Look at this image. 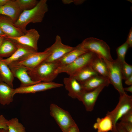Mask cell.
I'll list each match as a JSON object with an SVG mask.
<instances>
[{"label": "cell", "mask_w": 132, "mask_h": 132, "mask_svg": "<svg viewBox=\"0 0 132 132\" xmlns=\"http://www.w3.org/2000/svg\"><path fill=\"white\" fill-rule=\"evenodd\" d=\"M48 10L47 0H40L34 8L23 11L14 23V25L25 34L27 31L26 27L27 24L30 23L41 22Z\"/></svg>", "instance_id": "6da1fadb"}, {"label": "cell", "mask_w": 132, "mask_h": 132, "mask_svg": "<svg viewBox=\"0 0 132 132\" xmlns=\"http://www.w3.org/2000/svg\"><path fill=\"white\" fill-rule=\"evenodd\" d=\"M59 66L56 61L48 62L44 61L33 69L28 70V72L34 81L51 82L58 75L55 71Z\"/></svg>", "instance_id": "7a4b0ae2"}, {"label": "cell", "mask_w": 132, "mask_h": 132, "mask_svg": "<svg viewBox=\"0 0 132 132\" xmlns=\"http://www.w3.org/2000/svg\"><path fill=\"white\" fill-rule=\"evenodd\" d=\"M79 44L84 49L94 53L104 59L111 62L114 60L110 54L109 46L102 40L89 37L85 39Z\"/></svg>", "instance_id": "3957f363"}, {"label": "cell", "mask_w": 132, "mask_h": 132, "mask_svg": "<svg viewBox=\"0 0 132 132\" xmlns=\"http://www.w3.org/2000/svg\"><path fill=\"white\" fill-rule=\"evenodd\" d=\"M97 56L94 53L88 51L71 63L58 67L55 70V73L57 75L62 73H65L69 75V76H72L82 68L90 65L93 60Z\"/></svg>", "instance_id": "277c9868"}, {"label": "cell", "mask_w": 132, "mask_h": 132, "mask_svg": "<svg viewBox=\"0 0 132 132\" xmlns=\"http://www.w3.org/2000/svg\"><path fill=\"white\" fill-rule=\"evenodd\" d=\"M132 110V97L126 93L120 96L119 102L115 108L107 115L111 118L113 123L112 132H117L116 124L117 121L127 112Z\"/></svg>", "instance_id": "5b68a950"}, {"label": "cell", "mask_w": 132, "mask_h": 132, "mask_svg": "<svg viewBox=\"0 0 132 132\" xmlns=\"http://www.w3.org/2000/svg\"><path fill=\"white\" fill-rule=\"evenodd\" d=\"M50 114L59 126L63 132H67L72 126L76 124L69 113L56 105L51 104Z\"/></svg>", "instance_id": "8992f818"}, {"label": "cell", "mask_w": 132, "mask_h": 132, "mask_svg": "<svg viewBox=\"0 0 132 132\" xmlns=\"http://www.w3.org/2000/svg\"><path fill=\"white\" fill-rule=\"evenodd\" d=\"M104 60L108 68L110 84H112L118 91L120 96L126 93L122 84L123 77L121 68V63L117 59L112 62Z\"/></svg>", "instance_id": "52a82bcc"}, {"label": "cell", "mask_w": 132, "mask_h": 132, "mask_svg": "<svg viewBox=\"0 0 132 132\" xmlns=\"http://www.w3.org/2000/svg\"><path fill=\"white\" fill-rule=\"evenodd\" d=\"M50 54V53L45 50L43 52H35L9 65L22 66L28 68L29 70H30L44 61Z\"/></svg>", "instance_id": "ba28073f"}, {"label": "cell", "mask_w": 132, "mask_h": 132, "mask_svg": "<svg viewBox=\"0 0 132 132\" xmlns=\"http://www.w3.org/2000/svg\"><path fill=\"white\" fill-rule=\"evenodd\" d=\"M74 47L63 44L60 36L57 35L54 43L45 50L50 54L44 61L48 62H55L73 49Z\"/></svg>", "instance_id": "9c48e42d"}, {"label": "cell", "mask_w": 132, "mask_h": 132, "mask_svg": "<svg viewBox=\"0 0 132 132\" xmlns=\"http://www.w3.org/2000/svg\"><path fill=\"white\" fill-rule=\"evenodd\" d=\"M62 84L53 82H41L25 87H19L14 89L13 94H16L35 93L53 88L63 86Z\"/></svg>", "instance_id": "30bf717a"}, {"label": "cell", "mask_w": 132, "mask_h": 132, "mask_svg": "<svg viewBox=\"0 0 132 132\" xmlns=\"http://www.w3.org/2000/svg\"><path fill=\"white\" fill-rule=\"evenodd\" d=\"M40 37V35L37 30L34 29H31L27 30L26 33L21 36L7 38L17 43L29 47L37 51V43Z\"/></svg>", "instance_id": "8fae6325"}, {"label": "cell", "mask_w": 132, "mask_h": 132, "mask_svg": "<svg viewBox=\"0 0 132 132\" xmlns=\"http://www.w3.org/2000/svg\"><path fill=\"white\" fill-rule=\"evenodd\" d=\"M106 86L102 85L90 91H85L78 100L81 101L87 111H91L94 109L98 97L104 88Z\"/></svg>", "instance_id": "7c38bea8"}, {"label": "cell", "mask_w": 132, "mask_h": 132, "mask_svg": "<svg viewBox=\"0 0 132 132\" xmlns=\"http://www.w3.org/2000/svg\"><path fill=\"white\" fill-rule=\"evenodd\" d=\"M14 77L18 78L21 82L20 87H25L41 82L33 81L28 73V69L23 66L8 65Z\"/></svg>", "instance_id": "4fadbf2b"}, {"label": "cell", "mask_w": 132, "mask_h": 132, "mask_svg": "<svg viewBox=\"0 0 132 132\" xmlns=\"http://www.w3.org/2000/svg\"><path fill=\"white\" fill-rule=\"evenodd\" d=\"M0 28L7 38L17 37L24 34L8 17L0 16Z\"/></svg>", "instance_id": "5bb4252c"}, {"label": "cell", "mask_w": 132, "mask_h": 132, "mask_svg": "<svg viewBox=\"0 0 132 132\" xmlns=\"http://www.w3.org/2000/svg\"><path fill=\"white\" fill-rule=\"evenodd\" d=\"M63 82L66 89L68 91L69 96L72 98L78 100L82 94L86 91L80 83L72 77L65 78Z\"/></svg>", "instance_id": "9a60e30c"}, {"label": "cell", "mask_w": 132, "mask_h": 132, "mask_svg": "<svg viewBox=\"0 0 132 132\" xmlns=\"http://www.w3.org/2000/svg\"><path fill=\"white\" fill-rule=\"evenodd\" d=\"M22 12L15 0H11L6 4L0 7V14L7 16L14 23Z\"/></svg>", "instance_id": "2e32d148"}, {"label": "cell", "mask_w": 132, "mask_h": 132, "mask_svg": "<svg viewBox=\"0 0 132 132\" xmlns=\"http://www.w3.org/2000/svg\"><path fill=\"white\" fill-rule=\"evenodd\" d=\"M16 43L17 49L15 52L10 57L3 59V61L8 65L21 59L29 54L37 52L29 47Z\"/></svg>", "instance_id": "e0dca14e"}, {"label": "cell", "mask_w": 132, "mask_h": 132, "mask_svg": "<svg viewBox=\"0 0 132 132\" xmlns=\"http://www.w3.org/2000/svg\"><path fill=\"white\" fill-rule=\"evenodd\" d=\"M87 51H88L82 48L79 44L74 47L72 50L55 61L58 63L59 67L66 65L71 63L79 56Z\"/></svg>", "instance_id": "ac0fdd59"}, {"label": "cell", "mask_w": 132, "mask_h": 132, "mask_svg": "<svg viewBox=\"0 0 132 132\" xmlns=\"http://www.w3.org/2000/svg\"><path fill=\"white\" fill-rule=\"evenodd\" d=\"M80 83L84 90L87 91L92 90L102 85L108 86L110 84L108 79L99 75L93 76Z\"/></svg>", "instance_id": "d6986e66"}, {"label": "cell", "mask_w": 132, "mask_h": 132, "mask_svg": "<svg viewBox=\"0 0 132 132\" xmlns=\"http://www.w3.org/2000/svg\"><path fill=\"white\" fill-rule=\"evenodd\" d=\"M14 89L3 81L0 82V104L8 105L13 100Z\"/></svg>", "instance_id": "ffe728a7"}, {"label": "cell", "mask_w": 132, "mask_h": 132, "mask_svg": "<svg viewBox=\"0 0 132 132\" xmlns=\"http://www.w3.org/2000/svg\"><path fill=\"white\" fill-rule=\"evenodd\" d=\"M0 77L2 81L13 88L14 77L8 65L0 58Z\"/></svg>", "instance_id": "44dd1931"}, {"label": "cell", "mask_w": 132, "mask_h": 132, "mask_svg": "<svg viewBox=\"0 0 132 132\" xmlns=\"http://www.w3.org/2000/svg\"><path fill=\"white\" fill-rule=\"evenodd\" d=\"M90 65L99 75L109 79L108 70L104 59L97 56L93 60Z\"/></svg>", "instance_id": "7402d4cb"}, {"label": "cell", "mask_w": 132, "mask_h": 132, "mask_svg": "<svg viewBox=\"0 0 132 132\" xmlns=\"http://www.w3.org/2000/svg\"><path fill=\"white\" fill-rule=\"evenodd\" d=\"M17 49L16 42L6 37L0 47V58L10 57Z\"/></svg>", "instance_id": "603a6c76"}, {"label": "cell", "mask_w": 132, "mask_h": 132, "mask_svg": "<svg viewBox=\"0 0 132 132\" xmlns=\"http://www.w3.org/2000/svg\"><path fill=\"white\" fill-rule=\"evenodd\" d=\"M93 127L95 129L97 130L98 132L112 131L113 128L112 121L111 117L106 114L103 118H98Z\"/></svg>", "instance_id": "cb8c5ba5"}, {"label": "cell", "mask_w": 132, "mask_h": 132, "mask_svg": "<svg viewBox=\"0 0 132 132\" xmlns=\"http://www.w3.org/2000/svg\"><path fill=\"white\" fill-rule=\"evenodd\" d=\"M99 75L91 65L88 66L78 71L72 76L80 83L84 82L92 77Z\"/></svg>", "instance_id": "d4e9b609"}, {"label": "cell", "mask_w": 132, "mask_h": 132, "mask_svg": "<svg viewBox=\"0 0 132 132\" xmlns=\"http://www.w3.org/2000/svg\"><path fill=\"white\" fill-rule=\"evenodd\" d=\"M6 124L8 132H26L25 127L17 118L7 120Z\"/></svg>", "instance_id": "484cf974"}, {"label": "cell", "mask_w": 132, "mask_h": 132, "mask_svg": "<svg viewBox=\"0 0 132 132\" xmlns=\"http://www.w3.org/2000/svg\"><path fill=\"white\" fill-rule=\"evenodd\" d=\"M15 1L22 12L34 8L39 1L36 0H16Z\"/></svg>", "instance_id": "4316f807"}, {"label": "cell", "mask_w": 132, "mask_h": 132, "mask_svg": "<svg viewBox=\"0 0 132 132\" xmlns=\"http://www.w3.org/2000/svg\"><path fill=\"white\" fill-rule=\"evenodd\" d=\"M129 47L128 44L126 41L116 49V51L117 55V59L121 63L125 61L126 54Z\"/></svg>", "instance_id": "83f0119b"}, {"label": "cell", "mask_w": 132, "mask_h": 132, "mask_svg": "<svg viewBox=\"0 0 132 132\" xmlns=\"http://www.w3.org/2000/svg\"><path fill=\"white\" fill-rule=\"evenodd\" d=\"M121 68L123 79L125 80L132 75V66L125 61L121 63Z\"/></svg>", "instance_id": "f1b7e54d"}, {"label": "cell", "mask_w": 132, "mask_h": 132, "mask_svg": "<svg viewBox=\"0 0 132 132\" xmlns=\"http://www.w3.org/2000/svg\"><path fill=\"white\" fill-rule=\"evenodd\" d=\"M120 120L121 121L132 123V110L123 115Z\"/></svg>", "instance_id": "f546056e"}, {"label": "cell", "mask_w": 132, "mask_h": 132, "mask_svg": "<svg viewBox=\"0 0 132 132\" xmlns=\"http://www.w3.org/2000/svg\"><path fill=\"white\" fill-rule=\"evenodd\" d=\"M119 123L127 132H132V123L121 121Z\"/></svg>", "instance_id": "4dcf8cb0"}, {"label": "cell", "mask_w": 132, "mask_h": 132, "mask_svg": "<svg viewBox=\"0 0 132 132\" xmlns=\"http://www.w3.org/2000/svg\"><path fill=\"white\" fill-rule=\"evenodd\" d=\"M7 120L2 115H0V129L4 128L8 129L6 122Z\"/></svg>", "instance_id": "1f68e13d"}, {"label": "cell", "mask_w": 132, "mask_h": 132, "mask_svg": "<svg viewBox=\"0 0 132 132\" xmlns=\"http://www.w3.org/2000/svg\"><path fill=\"white\" fill-rule=\"evenodd\" d=\"M126 42L128 43L129 47H132V28L130 29L128 35L127 40Z\"/></svg>", "instance_id": "d6a6232c"}, {"label": "cell", "mask_w": 132, "mask_h": 132, "mask_svg": "<svg viewBox=\"0 0 132 132\" xmlns=\"http://www.w3.org/2000/svg\"><path fill=\"white\" fill-rule=\"evenodd\" d=\"M63 3L65 4H68L73 2L75 4L78 5L82 4L84 1L82 0H62Z\"/></svg>", "instance_id": "836d02e7"}, {"label": "cell", "mask_w": 132, "mask_h": 132, "mask_svg": "<svg viewBox=\"0 0 132 132\" xmlns=\"http://www.w3.org/2000/svg\"><path fill=\"white\" fill-rule=\"evenodd\" d=\"M67 132H80L76 124L72 126L69 129Z\"/></svg>", "instance_id": "e575fe53"}, {"label": "cell", "mask_w": 132, "mask_h": 132, "mask_svg": "<svg viewBox=\"0 0 132 132\" xmlns=\"http://www.w3.org/2000/svg\"><path fill=\"white\" fill-rule=\"evenodd\" d=\"M116 128L117 132H127L119 123H116Z\"/></svg>", "instance_id": "d590c367"}, {"label": "cell", "mask_w": 132, "mask_h": 132, "mask_svg": "<svg viewBox=\"0 0 132 132\" xmlns=\"http://www.w3.org/2000/svg\"><path fill=\"white\" fill-rule=\"evenodd\" d=\"M125 83L129 86L132 85V75L125 80Z\"/></svg>", "instance_id": "8d00e7d4"}, {"label": "cell", "mask_w": 132, "mask_h": 132, "mask_svg": "<svg viewBox=\"0 0 132 132\" xmlns=\"http://www.w3.org/2000/svg\"><path fill=\"white\" fill-rule=\"evenodd\" d=\"M10 0H0V7L5 5Z\"/></svg>", "instance_id": "74e56055"}, {"label": "cell", "mask_w": 132, "mask_h": 132, "mask_svg": "<svg viewBox=\"0 0 132 132\" xmlns=\"http://www.w3.org/2000/svg\"><path fill=\"white\" fill-rule=\"evenodd\" d=\"M124 91H128L130 92L131 93H132V85L130 86L127 87L125 88H124Z\"/></svg>", "instance_id": "f35d334b"}, {"label": "cell", "mask_w": 132, "mask_h": 132, "mask_svg": "<svg viewBox=\"0 0 132 132\" xmlns=\"http://www.w3.org/2000/svg\"><path fill=\"white\" fill-rule=\"evenodd\" d=\"M6 37L5 36H0V47Z\"/></svg>", "instance_id": "ab89813d"}, {"label": "cell", "mask_w": 132, "mask_h": 132, "mask_svg": "<svg viewBox=\"0 0 132 132\" xmlns=\"http://www.w3.org/2000/svg\"><path fill=\"white\" fill-rule=\"evenodd\" d=\"M0 132H8V129L4 128L0 129Z\"/></svg>", "instance_id": "60d3db41"}, {"label": "cell", "mask_w": 132, "mask_h": 132, "mask_svg": "<svg viewBox=\"0 0 132 132\" xmlns=\"http://www.w3.org/2000/svg\"><path fill=\"white\" fill-rule=\"evenodd\" d=\"M6 36L0 28V36Z\"/></svg>", "instance_id": "b9f144b4"}, {"label": "cell", "mask_w": 132, "mask_h": 132, "mask_svg": "<svg viewBox=\"0 0 132 132\" xmlns=\"http://www.w3.org/2000/svg\"><path fill=\"white\" fill-rule=\"evenodd\" d=\"M2 81L1 79V78L0 77V82Z\"/></svg>", "instance_id": "7bdbcfd3"}]
</instances>
